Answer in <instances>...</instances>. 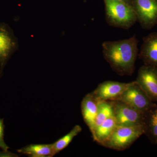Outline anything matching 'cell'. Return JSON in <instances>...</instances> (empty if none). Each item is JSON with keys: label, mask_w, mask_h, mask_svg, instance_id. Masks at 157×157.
Segmentation results:
<instances>
[{"label": "cell", "mask_w": 157, "mask_h": 157, "mask_svg": "<svg viewBox=\"0 0 157 157\" xmlns=\"http://www.w3.org/2000/svg\"><path fill=\"white\" fill-rule=\"evenodd\" d=\"M138 41L136 36L102 44L104 59L119 75L130 76L134 73L138 55Z\"/></svg>", "instance_id": "6da1fadb"}, {"label": "cell", "mask_w": 157, "mask_h": 157, "mask_svg": "<svg viewBox=\"0 0 157 157\" xmlns=\"http://www.w3.org/2000/svg\"><path fill=\"white\" fill-rule=\"evenodd\" d=\"M105 18L109 25L129 29L137 21L131 5L117 0H104Z\"/></svg>", "instance_id": "7a4b0ae2"}, {"label": "cell", "mask_w": 157, "mask_h": 157, "mask_svg": "<svg viewBox=\"0 0 157 157\" xmlns=\"http://www.w3.org/2000/svg\"><path fill=\"white\" fill-rule=\"evenodd\" d=\"M144 125H117L110 137L101 145L116 150H124L144 135Z\"/></svg>", "instance_id": "3957f363"}, {"label": "cell", "mask_w": 157, "mask_h": 157, "mask_svg": "<svg viewBox=\"0 0 157 157\" xmlns=\"http://www.w3.org/2000/svg\"><path fill=\"white\" fill-rule=\"evenodd\" d=\"M116 101L123 102L145 113L157 105L151 100L136 81L131 82L128 87Z\"/></svg>", "instance_id": "277c9868"}, {"label": "cell", "mask_w": 157, "mask_h": 157, "mask_svg": "<svg viewBox=\"0 0 157 157\" xmlns=\"http://www.w3.org/2000/svg\"><path fill=\"white\" fill-rule=\"evenodd\" d=\"M137 21L142 28L149 30L157 24V0H132Z\"/></svg>", "instance_id": "5b68a950"}, {"label": "cell", "mask_w": 157, "mask_h": 157, "mask_svg": "<svg viewBox=\"0 0 157 157\" xmlns=\"http://www.w3.org/2000/svg\"><path fill=\"white\" fill-rule=\"evenodd\" d=\"M110 101L113 107L117 125H144L146 112L137 110L120 101Z\"/></svg>", "instance_id": "8992f818"}, {"label": "cell", "mask_w": 157, "mask_h": 157, "mask_svg": "<svg viewBox=\"0 0 157 157\" xmlns=\"http://www.w3.org/2000/svg\"><path fill=\"white\" fill-rule=\"evenodd\" d=\"M136 81L151 100L157 103V67L145 65L140 67Z\"/></svg>", "instance_id": "52a82bcc"}, {"label": "cell", "mask_w": 157, "mask_h": 157, "mask_svg": "<svg viewBox=\"0 0 157 157\" xmlns=\"http://www.w3.org/2000/svg\"><path fill=\"white\" fill-rule=\"evenodd\" d=\"M18 42L9 27L0 23V71L18 48Z\"/></svg>", "instance_id": "ba28073f"}, {"label": "cell", "mask_w": 157, "mask_h": 157, "mask_svg": "<svg viewBox=\"0 0 157 157\" xmlns=\"http://www.w3.org/2000/svg\"><path fill=\"white\" fill-rule=\"evenodd\" d=\"M131 83L105 81L100 83L92 93L98 101H116Z\"/></svg>", "instance_id": "9c48e42d"}, {"label": "cell", "mask_w": 157, "mask_h": 157, "mask_svg": "<svg viewBox=\"0 0 157 157\" xmlns=\"http://www.w3.org/2000/svg\"><path fill=\"white\" fill-rule=\"evenodd\" d=\"M138 56L144 65L157 67V33L144 38Z\"/></svg>", "instance_id": "30bf717a"}, {"label": "cell", "mask_w": 157, "mask_h": 157, "mask_svg": "<svg viewBox=\"0 0 157 157\" xmlns=\"http://www.w3.org/2000/svg\"><path fill=\"white\" fill-rule=\"evenodd\" d=\"M98 103L99 101L95 98L92 93L85 96L81 102V109L82 117L91 134L95 128Z\"/></svg>", "instance_id": "8fae6325"}, {"label": "cell", "mask_w": 157, "mask_h": 157, "mask_svg": "<svg viewBox=\"0 0 157 157\" xmlns=\"http://www.w3.org/2000/svg\"><path fill=\"white\" fill-rule=\"evenodd\" d=\"M117 125L114 116L107 119L95 128L92 134L94 140L102 145L110 137Z\"/></svg>", "instance_id": "7c38bea8"}, {"label": "cell", "mask_w": 157, "mask_h": 157, "mask_svg": "<svg viewBox=\"0 0 157 157\" xmlns=\"http://www.w3.org/2000/svg\"><path fill=\"white\" fill-rule=\"evenodd\" d=\"M144 126V135L152 143L157 144V105L145 113Z\"/></svg>", "instance_id": "4fadbf2b"}, {"label": "cell", "mask_w": 157, "mask_h": 157, "mask_svg": "<svg viewBox=\"0 0 157 157\" xmlns=\"http://www.w3.org/2000/svg\"><path fill=\"white\" fill-rule=\"evenodd\" d=\"M17 151L32 157H52L55 155L52 144H29Z\"/></svg>", "instance_id": "5bb4252c"}, {"label": "cell", "mask_w": 157, "mask_h": 157, "mask_svg": "<svg viewBox=\"0 0 157 157\" xmlns=\"http://www.w3.org/2000/svg\"><path fill=\"white\" fill-rule=\"evenodd\" d=\"M82 128L78 125H76L68 134L52 144L55 155L64 149L72 142L73 138L81 132Z\"/></svg>", "instance_id": "9a60e30c"}, {"label": "cell", "mask_w": 157, "mask_h": 157, "mask_svg": "<svg viewBox=\"0 0 157 157\" xmlns=\"http://www.w3.org/2000/svg\"><path fill=\"white\" fill-rule=\"evenodd\" d=\"M113 116H114V111L111 102L110 101H99L95 128L107 119Z\"/></svg>", "instance_id": "2e32d148"}, {"label": "cell", "mask_w": 157, "mask_h": 157, "mask_svg": "<svg viewBox=\"0 0 157 157\" xmlns=\"http://www.w3.org/2000/svg\"><path fill=\"white\" fill-rule=\"evenodd\" d=\"M4 128L3 119L0 118V148L5 151H8L9 147L4 140Z\"/></svg>", "instance_id": "e0dca14e"}, {"label": "cell", "mask_w": 157, "mask_h": 157, "mask_svg": "<svg viewBox=\"0 0 157 157\" xmlns=\"http://www.w3.org/2000/svg\"><path fill=\"white\" fill-rule=\"evenodd\" d=\"M117 1H121V2H124L128 4V5H132V0H117Z\"/></svg>", "instance_id": "ac0fdd59"}, {"label": "cell", "mask_w": 157, "mask_h": 157, "mask_svg": "<svg viewBox=\"0 0 157 157\" xmlns=\"http://www.w3.org/2000/svg\"><path fill=\"white\" fill-rule=\"evenodd\" d=\"M2 72L0 71V77H1V75H2Z\"/></svg>", "instance_id": "d6986e66"}]
</instances>
